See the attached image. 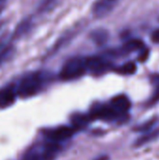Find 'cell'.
<instances>
[{
	"label": "cell",
	"instance_id": "6da1fadb",
	"mask_svg": "<svg viewBox=\"0 0 159 160\" xmlns=\"http://www.w3.org/2000/svg\"><path fill=\"white\" fill-rule=\"evenodd\" d=\"M49 77L41 71L32 72L25 75L20 82L17 93L22 98H31L41 91Z\"/></svg>",
	"mask_w": 159,
	"mask_h": 160
},
{
	"label": "cell",
	"instance_id": "52a82bcc",
	"mask_svg": "<svg viewBox=\"0 0 159 160\" xmlns=\"http://www.w3.org/2000/svg\"><path fill=\"white\" fill-rule=\"evenodd\" d=\"M110 105L125 119L127 117L131 108L130 99L126 95H117L110 100Z\"/></svg>",
	"mask_w": 159,
	"mask_h": 160
},
{
	"label": "cell",
	"instance_id": "9a60e30c",
	"mask_svg": "<svg viewBox=\"0 0 159 160\" xmlns=\"http://www.w3.org/2000/svg\"><path fill=\"white\" fill-rule=\"evenodd\" d=\"M12 52H13V49L9 43H7L2 50H0V65L11 55Z\"/></svg>",
	"mask_w": 159,
	"mask_h": 160
},
{
	"label": "cell",
	"instance_id": "7a4b0ae2",
	"mask_svg": "<svg viewBox=\"0 0 159 160\" xmlns=\"http://www.w3.org/2000/svg\"><path fill=\"white\" fill-rule=\"evenodd\" d=\"M86 72H88L86 57H72L65 62L59 76L63 81H74L85 75Z\"/></svg>",
	"mask_w": 159,
	"mask_h": 160
},
{
	"label": "cell",
	"instance_id": "8fae6325",
	"mask_svg": "<svg viewBox=\"0 0 159 160\" xmlns=\"http://www.w3.org/2000/svg\"><path fill=\"white\" fill-rule=\"evenodd\" d=\"M109 33L106 29L103 28H98L94 30L90 34V38L93 40L94 43H96L98 46L104 45L108 40H109Z\"/></svg>",
	"mask_w": 159,
	"mask_h": 160
},
{
	"label": "cell",
	"instance_id": "3957f363",
	"mask_svg": "<svg viewBox=\"0 0 159 160\" xmlns=\"http://www.w3.org/2000/svg\"><path fill=\"white\" fill-rule=\"evenodd\" d=\"M88 114L91 120H100L104 122H121L125 120L110 103H97L93 105Z\"/></svg>",
	"mask_w": 159,
	"mask_h": 160
},
{
	"label": "cell",
	"instance_id": "7c38bea8",
	"mask_svg": "<svg viewBox=\"0 0 159 160\" xmlns=\"http://www.w3.org/2000/svg\"><path fill=\"white\" fill-rule=\"evenodd\" d=\"M113 70L120 75L129 76V75H133L137 71V66L134 62H127L122 66L113 68Z\"/></svg>",
	"mask_w": 159,
	"mask_h": 160
},
{
	"label": "cell",
	"instance_id": "4fadbf2b",
	"mask_svg": "<svg viewBox=\"0 0 159 160\" xmlns=\"http://www.w3.org/2000/svg\"><path fill=\"white\" fill-rule=\"evenodd\" d=\"M32 28V21L31 19H26L24 21H22L21 23H19V25L16 27L13 37L15 38H20L25 34H27Z\"/></svg>",
	"mask_w": 159,
	"mask_h": 160
},
{
	"label": "cell",
	"instance_id": "ac0fdd59",
	"mask_svg": "<svg viewBox=\"0 0 159 160\" xmlns=\"http://www.w3.org/2000/svg\"><path fill=\"white\" fill-rule=\"evenodd\" d=\"M159 101V77L157 78V84H156V89L154 91L153 96L151 97V98L149 99V105H155Z\"/></svg>",
	"mask_w": 159,
	"mask_h": 160
},
{
	"label": "cell",
	"instance_id": "7402d4cb",
	"mask_svg": "<svg viewBox=\"0 0 159 160\" xmlns=\"http://www.w3.org/2000/svg\"><path fill=\"white\" fill-rule=\"evenodd\" d=\"M96 160H108V158L107 157H100V158H97Z\"/></svg>",
	"mask_w": 159,
	"mask_h": 160
},
{
	"label": "cell",
	"instance_id": "9c48e42d",
	"mask_svg": "<svg viewBox=\"0 0 159 160\" xmlns=\"http://www.w3.org/2000/svg\"><path fill=\"white\" fill-rule=\"evenodd\" d=\"M16 90L13 85L5 88L0 92V109H6L11 106L16 98Z\"/></svg>",
	"mask_w": 159,
	"mask_h": 160
},
{
	"label": "cell",
	"instance_id": "ffe728a7",
	"mask_svg": "<svg viewBox=\"0 0 159 160\" xmlns=\"http://www.w3.org/2000/svg\"><path fill=\"white\" fill-rule=\"evenodd\" d=\"M152 40L155 42V43H157L159 44V29L155 30L153 33H152Z\"/></svg>",
	"mask_w": 159,
	"mask_h": 160
},
{
	"label": "cell",
	"instance_id": "ba28073f",
	"mask_svg": "<svg viewBox=\"0 0 159 160\" xmlns=\"http://www.w3.org/2000/svg\"><path fill=\"white\" fill-rule=\"evenodd\" d=\"M120 0H97L92 8V12L97 18H103L116 7Z\"/></svg>",
	"mask_w": 159,
	"mask_h": 160
},
{
	"label": "cell",
	"instance_id": "5bb4252c",
	"mask_svg": "<svg viewBox=\"0 0 159 160\" xmlns=\"http://www.w3.org/2000/svg\"><path fill=\"white\" fill-rule=\"evenodd\" d=\"M57 0H42L38 6V11L40 13L51 11L56 5Z\"/></svg>",
	"mask_w": 159,
	"mask_h": 160
},
{
	"label": "cell",
	"instance_id": "30bf717a",
	"mask_svg": "<svg viewBox=\"0 0 159 160\" xmlns=\"http://www.w3.org/2000/svg\"><path fill=\"white\" fill-rule=\"evenodd\" d=\"M90 121H91V118L89 114L77 112V113L72 114L71 116V126L77 130L85 128Z\"/></svg>",
	"mask_w": 159,
	"mask_h": 160
},
{
	"label": "cell",
	"instance_id": "44dd1931",
	"mask_svg": "<svg viewBox=\"0 0 159 160\" xmlns=\"http://www.w3.org/2000/svg\"><path fill=\"white\" fill-rule=\"evenodd\" d=\"M6 2V0H0V11L2 10V8H4V3Z\"/></svg>",
	"mask_w": 159,
	"mask_h": 160
},
{
	"label": "cell",
	"instance_id": "e0dca14e",
	"mask_svg": "<svg viewBox=\"0 0 159 160\" xmlns=\"http://www.w3.org/2000/svg\"><path fill=\"white\" fill-rule=\"evenodd\" d=\"M155 124H156V119H152V120L146 122L145 124L141 125L140 127H138L137 130L140 131V132H149V131H152V128H154Z\"/></svg>",
	"mask_w": 159,
	"mask_h": 160
},
{
	"label": "cell",
	"instance_id": "8992f818",
	"mask_svg": "<svg viewBox=\"0 0 159 160\" xmlns=\"http://www.w3.org/2000/svg\"><path fill=\"white\" fill-rule=\"evenodd\" d=\"M143 48H144V43L142 40L139 38H131L127 42H125V44L118 50H112L109 52V54L112 56H124L133 52L143 50Z\"/></svg>",
	"mask_w": 159,
	"mask_h": 160
},
{
	"label": "cell",
	"instance_id": "d6986e66",
	"mask_svg": "<svg viewBox=\"0 0 159 160\" xmlns=\"http://www.w3.org/2000/svg\"><path fill=\"white\" fill-rule=\"evenodd\" d=\"M24 160H45L43 158V155L40 151H32L26 155Z\"/></svg>",
	"mask_w": 159,
	"mask_h": 160
},
{
	"label": "cell",
	"instance_id": "277c9868",
	"mask_svg": "<svg viewBox=\"0 0 159 160\" xmlns=\"http://www.w3.org/2000/svg\"><path fill=\"white\" fill-rule=\"evenodd\" d=\"M77 129L72 126H59L56 128H49L44 131V136L47 141L61 143L65 141L69 140L75 133Z\"/></svg>",
	"mask_w": 159,
	"mask_h": 160
},
{
	"label": "cell",
	"instance_id": "2e32d148",
	"mask_svg": "<svg viewBox=\"0 0 159 160\" xmlns=\"http://www.w3.org/2000/svg\"><path fill=\"white\" fill-rule=\"evenodd\" d=\"M157 135H159V132H156V131H153V130H152V131H149L147 134H145L144 136L141 137V138L138 140L137 145H142V144H144V143L150 142V141L153 140L154 138H156Z\"/></svg>",
	"mask_w": 159,
	"mask_h": 160
},
{
	"label": "cell",
	"instance_id": "5b68a950",
	"mask_svg": "<svg viewBox=\"0 0 159 160\" xmlns=\"http://www.w3.org/2000/svg\"><path fill=\"white\" fill-rule=\"evenodd\" d=\"M88 71L95 76H101L112 68V63L103 56L94 55L86 57Z\"/></svg>",
	"mask_w": 159,
	"mask_h": 160
}]
</instances>
